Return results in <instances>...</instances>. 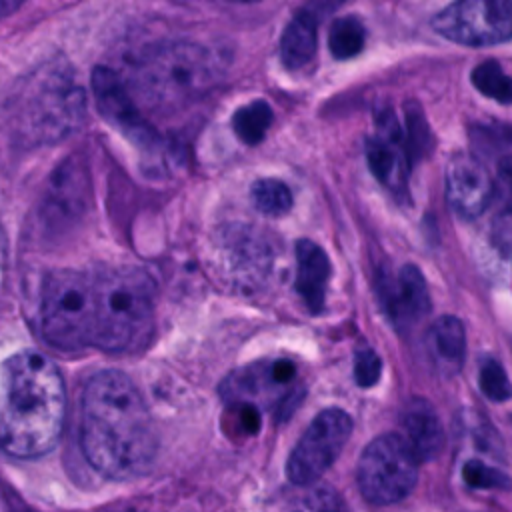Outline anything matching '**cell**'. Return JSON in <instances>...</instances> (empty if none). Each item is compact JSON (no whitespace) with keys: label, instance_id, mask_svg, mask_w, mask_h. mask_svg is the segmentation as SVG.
Segmentation results:
<instances>
[{"label":"cell","instance_id":"cell-1","mask_svg":"<svg viewBox=\"0 0 512 512\" xmlns=\"http://www.w3.org/2000/svg\"><path fill=\"white\" fill-rule=\"evenodd\" d=\"M80 444L92 468L110 480H134L152 468L158 434L142 394L126 374L104 370L88 380Z\"/></svg>","mask_w":512,"mask_h":512},{"label":"cell","instance_id":"cell-2","mask_svg":"<svg viewBox=\"0 0 512 512\" xmlns=\"http://www.w3.org/2000/svg\"><path fill=\"white\" fill-rule=\"evenodd\" d=\"M64 414V380L48 356L22 350L4 362L0 448L6 454L38 458L50 452L60 440Z\"/></svg>","mask_w":512,"mask_h":512},{"label":"cell","instance_id":"cell-3","mask_svg":"<svg viewBox=\"0 0 512 512\" xmlns=\"http://www.w3.org/2000/svg\"><path fill=\"white\" fill-rule=\"evenodd\" d=\"M220 78V62L198 42L152 46L130 68L128 92L154 112H174L204 96Z\"/></svg>","mask_w":512,"mask_h":512},{"label":"cell","instance_id":"cell-4","mask_svg":"<svg viewBox=\"0 0 512 512\" xmlns=\"http://www.w3.org/2000/svg\"><path fill=\"white\" fill-rule=\"evenodd\" d=\"M94 276V340L108 352L136 348L152 326L154 280L140 268H108Z\"/></svg>","mask_w":512,"mask_h":512},{"label":"cell","instance_id":"cell-5","mask_svg":"<svg viewBox=\"0 0 512 512\" xmlns=\"http://www.w3.org/2000/svg\"><path fill=\"white\" fill-rule=\"evenodd\" d=\"M14 118L18 130L32 140H58L84 118V92L60 66L42 68L16 96Z\"/></svg>","mask_w":512,"mask_h":512},{"label":"cell","instance_id":"cell-6","mask_svg":"<svg viewBox=\"0 0 512 512\" xmlns=\"http://www.w3.org/2000/svg\"><path fill=\"white\" fill-rule=\"evenodd\" d=\"M40 328L54 348L80 350L94 340V276L54 270L44 278Z\"/></svg>","mask_w":512,"mask_h":512},{"label":"cell","instance_id":"cell-7","mask_svg":"<svg viewBox=\"0 0 512 512\" xmlns=\"http://www.w3.org/2000/svg\"><path fill=\"white\" fill-rule=\"evenodd\" d=\"M356 480L368 502L380 506L396 504L416 486L418 460L400 434H382L364 448Z\"/></svg>","mask_w":512,"mask_h":512},{"label":"cell","instance_id":"cell-8","mask_svg":"<svg viewBox=\"0 0 512 512\" xmlns=\"http://www.w3.org/2000/svg\"><path fill=\"white\" fill-rule=\"evenodd\" d=\"M352 434V418L340 408L322 410L300 440L286 462V474L292 484L308 486L316 482L340 456Z\"/></svg>","mask_w":512,"mask_h":512},{"label":"cell","instance_id":"cell-9","mask_svg":"<svg viewBox=\"0 0 512 512\" xmlns=\"http://www.w3.org/2000/svg\"><path fill=\"white\" fill-rule=\"evenodd\" d=\"M434 30L464 46H488L512 40V0H462L442 8Z\"/></svg>","mask_w":512,"mask_h":512},{"label":"cell","instance_id":"cell-10","mask_svg":"<svg viewBox=\"0 0 512 512\" xmlns=\"http://www.w3.org/2000/svg\"><path fill=\"white\" fill-rule=\"evenodd\" d=\"M92 90L100 114L128 140L150 152L160 146L158 132L146 122L132 94L128 92V86L114 70L104 66L96 68L92 72Z\"/></svg>","mask_w":512,"mask_h":512},{"label":"cell","instance_id":"cell-11","mask_svg":"<svg viewBox=\"0 0 512 512\" xmlns=\"http://www.w3.org/2000/svg\"><path fill=\"white\" fill-rule=\"evenodd\" d=\"M376 134L366 140V160L376 180L386 186L398 200L408 194L410 154L406 136L390 108L378 110Z\"/></svg>","mask_w":512,"mask_h":512},{"label":"cell","instance_id":"cell-12","mask_svg":"<svg viewBox=\"0 0 512 512\" xmlns=\"http://www.w3.org/2000/svg\"><path fill=\"white\" fill-rule=\"evenodd\" d=\"M378 294L384 312L400 330L410 328L430 312L426 280L414 264H404L396 276L382 274Z\"/></svg>","mask_w":512,"mask_h":512},{"label":"cell","instance_id":"cell-13","mask_svg":"<svg viewBox=\"0 0 512 512\" xmlns=\"http://www.w3.org/2000/svg\"><path fill=\"white\" fill-rule=\"evenodd\" d=\"M492 178L480 160L458 154L446 168V198L462 218H478L492 200Z\"/></svg>","mask_w":512,"mask_h":512},{"label":"cell","instance_id":"cell-14","mask_svg":"<svg viewBox=\"0 0 512 512\" xmlns=\"http://www.w3.org/2000/svg\"><path fill=\"white\" fill-rule=\"evenodd\" d=\"M296 376V366L286 358H276L272 362L246 366L224 382V394L240 404L254 406L256 396H268L274 390L288 386Z\"/></svg>","mask_w":512,"mask_h":512},{"label":"cell","instance_id":"cell-15","mask_svg":"<svg viewBox=\"0 0 512 512\" xmlns=\"http://www.w3.org/2000/svg\"><path fill=\"white\" fill-rule=\"evenodd\" d=\"M224 268L232 270L228 274L230 282L236 286H250L260 282L270 268V250L266 242L256 238L250 230H232L224 238V248L220 252Z\"/></svg>","mask_w":512,"mask_h":512},{"label":"cell","instance_id":"cell-16","mask_svg":"<svg viewBox=\"0 0 512 512\" xmlns=\"http://www.w3.org/2000/svg\"><path fill=\"white\" fill-rule=\"evenodd\" d=\"M402 430L404 440L410 446L418 462L432 460L440 454L444 446V428L432 408L424 398H412L402 410Z\"/></svg>","mask_w":512,"mask_h":512},{"label":"cell","instance_id":"cell-17","mask_svg":"<svg viewBox=\"0 0 512 512\" xmlns=\"http://www.w3.org/2000/svg\"><path fill=\"white\" fill-rule=\"evenodd\" d=\"M426 354L440 376H454L464 364L466 332L456 316H440L424 338Z\"/></svg>","mask_w":512,"mask_h":512},{"label":"cell","instance_id":"cell-18","mask_svg":"<svg viewBox=\"0 0 512 512\" xmlns=\"http://www.w3.org/2000/svg\"><path fill=\"white\" fill-rule=\"evenodd\" d=\"M330 278V260L326 252L312 240L296 242V290L304 298L310 312L324 308L326 284Z\"/></svg>","mask_w":512,"mask_h":512},{"label":"cell","instance_id":"cell-19","mask_svg":"<svg viewBox=\"0 0 512 512\" xmlns=\"http://www.w3.org/2000/svg\"><path fill=\"white\" fill-rule=\"evenodd\" d=\"M318 18L310 10H300L288 22L280 40V58L286 68L298 70L306 66L316 52Z\"/></svg>","mask_w":512,"mask_h":512},{"label":"cell","instance_id":"cell-20","mask_svg":"<svg viewBox=\"0 0 512 512\" xmlns=\"http://www.w3.org/2000/svg\"><path fill=\"white\" fill-rule=\"evenodd\" d=\"M272 118L274 116H272V108L268 106V102L254 100L236 110V114L232 118V128L244 144L254 146V144L262 142V138L266 136V130L270 128Z\"/></svg>","mask_w":512,"mask_h":512},{"label":"cell","instance_id":"cell-21","mask_svg":"<svg viewBox=\"0 0 512 512\" xmlns=\"http://www.w3.org/2000/svg\"><path fill=\"white\" fill-rule=\"evenodd\" d=\"M366 40V30L356 16L336 18L328 32V46L334 58L346 60L356 56Z\"/></svg>","mask_w":512,"mask_h":512},{"label":"cell","instance_id":"cell-22","mask_svg":"<svg viewBox=\"0 0 512 512\" xmlns=\"http://www.w3.org/2000/svg\"><path fill=\"white\" fill-rule=\"evenodd\" d=\"M472 84L484 96L500 104H512V76H508L496 60L478 64L472 70Z\"/></svg>","mask_w":512,"mask_h":512},{"label":"cell","instance_id":"cell-23","mask_svg":"<svg viewBox=\"0 0 512 512\" xmlns=\"http://www.w3.org/2000/svg\"><path fill=\"white\" fill-rule=\"evenodd\" d=\"M252 200L266 216H282L292 208L290 188L276 178L256 180L252 186Z\"/></svg>","mask_w":512,"mask_h":512},{"label":"cell","instance_id":"cell-24","mask_svg":"<svg viewBox=\"0 0 512 512\" xmlns=\"http://www.w3.org/2000/svg\"><path fill=\"white\" fill-rule=\"evenodd\" d=\"M288 512H350L344 498L330 486H312L292 500Z\"/></svg>","mask_w":512,"mask_h":512},{"label":"cell","instance_id":"cell-25","mask_svg":"<svg viewBox=\"0 0 512 512\" xmlns=\"http://www.w3.org/2000/svg\"><path fill=\"white\" fill-rule=\"evenodd\" d=\"M478 386L482 394L492 402H506L512 398V384L504 366L494 358H484L478 370Z\"/></svg>","mask_w":512,"mask_h":512},{"label":"cell","instance_id":"cell-26","mask_svg":"<svg viewBox=\"0 0 512 512\" xmlns=\"http://www.w3.org/2000/svg\"><path fill=\"white\" fill-rule=\"evenodd\" d=\"M406 146H408V154L410 158H422L424 154L430 152L432 146V136L426 124V118L420 110L418 104L410 102L406 106Z\"/></svg>","mask_w":512,"mask_h":512},{"label":"cell","instance_id":"cell-27","mask_svg":"<svg viewBox=\"0 0 512 512\" xmlns=\"http://www.w3.org/2000/svg\"><path fill=\"white\" fill-rule=\"evenodd\" d=\"M462 478L472 488L482 490H510L512 480L504 472L480 462V460H468L462 466Z\"/></svg>","mask_w":512,"mask_h":512},{"label":"cell","instance_id":"cell-28","mask_svg":"<svg viewBox=\"0 0 512 512\" xmlns=\"http://www.w3.org/2000/svg\"><path fill=\"white\" fill-rule=\"evenodd\" d=\"M382 374V362L372 348H360L354 356V380L358 386L368 388L378 382Z\"/></svg>","mask_w":512,"mask_h":512},{"label":"cell","instance_id":"cell-29","mask_svg":"<svg viewBox=\"0 0 512 512\" xmlns=\"http://www.w3.org/2000/svg\"><path fill=\"white\" fill-rule=\"evenodd\" d=\"M490 238H492L494 248L502 256H506V258L512 256V208L502 210L494 218L492 228H490Z\"/></svg>","mask_w":512,"mask_h":512},{"label":"cell","instance_id":"cell-30","mask_svg":"<svg viewBox=\"0 0 512 512\" xmlns=\"http://www.w3.org/2000/svg\"><path fill=\"white\" fill-rule=\"evenodd\" d=\"M498 190L502 192V198L512 204V156L498 162Z\"/></svg>","mask_w":512,"mask_h":512},{"label":"cell","instance_id":"cell-31","mask_svg":"<svg viewBox=\"0 0 512 512\" xmlns=\"http://www.w3.org/2000/svg\"><path fill=\"white\" fill-rule=\"evenodd\" d=\"M20 8V2H14V0H0V16H8L12 14L14 10Z\"/></svg>","mask_w":512,"mask_h":512},{"label":"cell","instance_id":"cell-32","mask_svg":"<svg viewBox=\"0 0 512 512\" xmlns=\"http://www.w3.org/2000/svg\"><path fill=\"white\" fill-rule=\"evenodd\" d=\"M0 254H2V238H0Z\"/></svg>","mask_w":512,"mask_h":512}]
</instances>
